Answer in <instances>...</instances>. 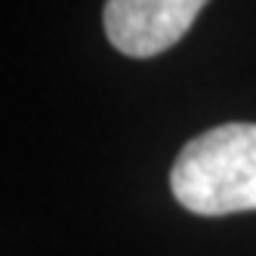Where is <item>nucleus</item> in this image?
<instances>
[{"mask_svg": "<svg viewBox=\"0 0 256 256\" xmlns=\"http://www.w3.org/2000/svg\"><path fill=\"white\" fill-rule=\"evenodd\" d=\"M204 12V0H112L105 4V34L118 52L152 59L170 50Z\"/></svg>", "mask_w": 256, "mask_h": 256, "instance_id": "nucleus-2", "label": "nucleus"}, {"mask_svg": "<svg viewBox=\"0 0 256 256\" xmlns=\"http://www.w3.org/2000/svg\"><path fill=\"white\" fill-rule=\"evenodd\" d=\"M170 188L198 216L256 210V124H222L194 136L173 164Z\"/></svg>", "mask_w": 256, "mask_h": 256, "instance_id": "nucleus-1", "label": "nucleus"}]
</instances>
